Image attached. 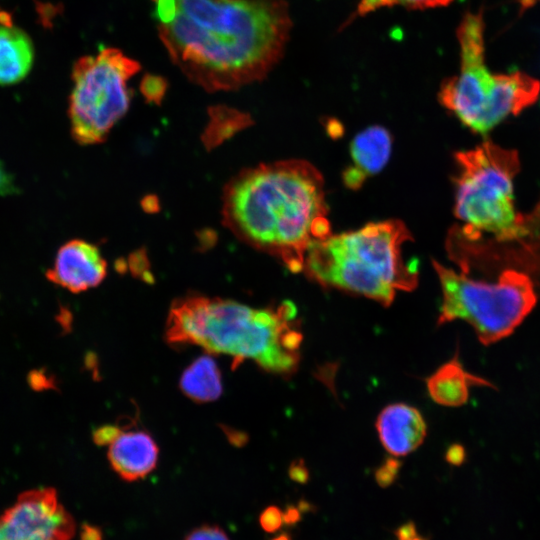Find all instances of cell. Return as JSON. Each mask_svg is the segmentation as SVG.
<instances>
[{
    "mask_svg": "<svg viewBox=\"0 0 540 540\" xmlns=\"http://www.w3.org/2000/svg\"><path fill=\"white\" fill-rule=\"evenodd\" d=\"M172 61L208 91L260 80L282 57L292 21L283 0H152Z\"/></svg>",
    "mask_w": 540,
    "mask_h": 540,
    "instance_id": "1",
    "label": "cell"
},
{
    "mask_svg": "<svg viewBox=\"0 0 540 540\" xmlns=\"http://www.w3.org/2000/svg\"><path fill=\"white\" fill-rule=\"evenodd\" d=\"M224 224L250 246L302 271L310 247L331 235L324 181L304 160L245 169L223 193Z\"/></svg>",
    "mask_w": 540,
    "mask_h": 540,
    "instance_id": "2",
    "label": "cell"
},
{
    "mask_svg": "<svg viewBox=\"0 0 540 540\" xmlns=\"http://www.w3.org/2000/svg\"><path fill=\"white\" fill-rule=\"evenodd\" d=\"M296 308L284 302L256 309L233 300L189 295L171 305L166 340L192 344L208 353L229 355L233 367L253 360L266 371L289 376L300 362L302 334Z\"/></svg>",
    "mask_w": 540,
    "mask_h": 540,
    "instance_id": "3",
    "label": "cell"
},
{
    "mask_svg": "<svg viewBox=\"0 0 540 540\" xmlns=\"http://www.w3.org/2000/svg\"><path fill=\"white\" fill-rule=\"evenodd\" d=\"M412 236L399 220L373 222L313 244L303 270L323 287H332L389 306L399 290L418 284V263L405 260L403 245Z\"/></svg>",
    "mask_w": 540,
    "mask_h": 540,
    "instance_id": "4",
    "label": "cell"
},
{
    "mask_svg": "<svg viewBox=\"0 0 540 540\" xmlns=\"http://www.w3.org/2000/svg\"><path fill=\"white\" fill-rule=\"evenodd\" d=\"M457 37L460 71L443 81L438 98L464 126L484 135L538 100L539 80L520 71L495 74L487 68L481 11L462 18Z\"/></svg>",
    "mask_w": 540,
    "mask_h": 540,
    "instance_id": "5",
    "label": "cell"
},
{
    "mask_svg": "<svg viewBox=\"0 0 540 540\" xmlns=\"http://www.w3.org/2000/svg\"><path fill=\"white\" fill-rule=\"evenodd\" d=\"M454 214L461 225L449 234L465 240L504 242L518 228L514 178L520 170L518 152L485 141L455 154Z\"/></svg>",
    "mask_w": 540,
    "mask_h": 540,
    "instance_id": "6",
    "label": "cell"
},
{
    "mask_svg": "<svg viewBox=\"0 0 540 540\" xmlns=\"http://www.w3.org/2000/svg\"><path fill=\"white\" fill-rule=\"evenodd\" d=\"M433 267L442 291L437 324L465 321L485 346L510 336L537 304L539 295L535 285L523 272L503 270L494 281L488 282L438 261H433Z\"/></svg>",
    "mask_w": 540,
    "mask_h": 540,
    "instance_id": "7",
    "label": "cell"
},
{
    "mask_svg": "<svg viewBox=\"0 0 540 540\" xmlns=\"http://www.w3.org/2000/svg\"><path fill=\"white\" fill-rule=\"evenodd\" d=\"M139 69L137 61L116 48L102 49L75 63L68 115L78 144H98L107 138L128 110V82Z\"/></svg>",
    "mask_w": 540,
    "mask_h": 540,
    "instance_id": "8",
    "label": "cell"
},
{
    "mask_svg": "<svg viewBox=\"0 0 540 540\" xmlns=\"http://www.w3.org/2000/svg\"><path fill=\"white\" fill-rule=\"evenodd\" d=\"M446 250L459 271L497 276L507 269L523 272L540 296V198L534 208L521 214L514 235L504 242L464 240L448 235Z\"/></svg>",
    "mask_w": 540,
    "mask_h": 540,
    "instance_id": "9",
    "label": "cell"
},
{
    "mask_svg": "<svg viewBox=\"0 0 540 540\" xmlns=\"http://www.w3.org/2000/svg\"><path fill=\"white\" fill-rule=\"evenodd\" d=\"M6 540H71L75 523L52 488L22 493L0 519Z\"/></svg>",
    "mask_w": 540,
    "mask_h": 540,
    "instance_id": "10",
    "label": "cell"
},
{
    "mask_svg": "<svg viewBox=\"0 0 540 540\" xmlns=\"http://www.w3.org/2000/svg\"><path fill=\"white\" fill-rule=\"evenodd\" d=\"M107 275V263L99 248L85 240L73 239L57 251L46 277L73 293L97 287Z\"/></svg>",
    "mask_w": 540,
    "mask_h": 540,
    "instance_id": "11",
    "label": "cell"
},
{
    "mask_svg": "<svg viewBox=\"0 0 540 540\" xmlns=\"http://www.w3.org/2000/svg\"><path fill=\"white\" fill-rule=\"evenodd\" d=\"M380 442L392 456H406L416 450L427 433L426 422L418 409L405 403L385 407L377 417Z\"/></svg>",
    "mask_w": 540,
    "mask_h": 540,
    "instance_id": "12",
    "label": "cell"
},
{
    "mask_svg": "<svg viewBox=\"0 0 540 540\" xmlns=\"http://www.w3.org/2000/svg\"><path fill=\"white\" fill-rule=\"evenodd\" d=\"M391 149V134L381 126H372L357 134L350 145L351 163L342 174L345 186L359 189L369 177L385 167Z\"/></svg>",
    "mask_w": 540,
    "mask_h": 540,
    "instance_id": "13",
    "label": "cell"
},
{
    "mask_svg": "<svg viewBox=\"0 0 540 540\" xmlns=\"http://www.w3.org/2000/svg\"><path fill=\"white\" fill-rule=\"evenodd\" d=\"M108 460L113 470L123 479L134 481L154 470L158 460V447L144 431L121 429L111 441Z\"/></svg>",
    "mask_w": 540,
    "mask_h": 540,
    "instance_id": "14",
    "label": "cell"
},
{
    "mask_svg": "<svg viewBox=\"0 0 540 540\" xmlns=\"http://www.w3.org/2000/svg\"><path fill=\"white\" fill-rule=\"evenodd\" d=\"M426 385L432 400L446 407L464 405L472 386H492L484 378L466 371L457 355L430 375Z\"/></svg>",
    "mask_w": 540,
    "mask_h": 540,
    "instance_id": "15",
    "label": "cell"
},
{
    "mask_svg": "<svg viewBox=\"0 0 540 540\" xmlns=\"http://www.w3.org/2000/svg\"><path fill=\"white\" fill-rule=\"evenodd\" d=\"M34 47L29 36L20 28L0 25V85L22 81L30 72Z\"/></svg>",
    "mask_w": 540,
    "mask_h": 540,
    "instance_id": "16",
    "label": "cell"
},
{
    "mask_svg": "<svg viewBox=\"0 0 540 540\" xmlns=\"http://www.w3.org/2000/svg\"><path fill=\"white\" fill-rule=\"evenodd\" d=\"M182 392L196 402H209L219 398L222 392L220 370L210 356L193 361L180 379Z\"/></svg>",
    "mask_w": 540,
    "mask_h": 540,
    "instance_id": "17",
    "label": "cell"
},
{
    "mask_svg": "<svg viewBox=\"0 0 540 540\" xmlns=\"http://www.w3.org/2000/svg\"><path fill=\"white\" fill-rule=\"evenodd\" d=\"M209 116L210 121L203 134V142L207 148H214L252 124L249 114L226 106L213 107Z\"/></svg>",
    "mask_w": 540,
    "mask_h": 540,
    "instance_id": "18",
    "label": "cell"
},
{
    "mask_svg": "<svg viewBox=\"0 0 540 540\" xmlns=\"http://www.w3.org/2000/svg\"><path fill=\"white\" fill-rule=\"evenodd\" d=\"M453 0H360L357 5V15L364 16L376 10L403 6L412 9H425L446 6Z\"/></svg>",
    "mask_w": 540,
    "mask_h": 540,
    "instance_id": "19",
    "label": "cell"
},
{
    "mask_svg": "<svg viewBox=\"0 0 540 540\" xmlns=\"http://www.w3.org/2000/svg\"><path fill=\"white\" fill-rule=\"evenodd\" d=\"M400 463L394 459L389 458L379 467L375 473L376 480L381 487H387L393 483L396 479Z\"/></svg>",
    "mask_w": 540,
    "mask_h": 540,
    "instance_id": "20",
    "label": "cell"
},
{
    "mask_svg": "<svg viewBox=\"0 0 540 540\" xmlns=\"http://www.w3.org/2000/svg\"><path fill=\"white\" fill-rule=\"evenodd\" d=\"M283 523V513L278 507L266 508L260 516V524L267 532H275Z\"/></svg>",
    "mask_w": 540,
    "mask_h": 540,
    "instance_id": "21",
    "label": "cell"
},
{
    "mask_svg": "<svg viewBox=\"0 0 540 540\" xmlns=\"http://www.w3.org/2000/svg\"><path fill=\"white\" fill-rule=\"evenodd\" d=\"M186 540H229L226 533L215 526H203L192 531Z\"/></svg>",
    "mask_w": 540,
    "mask_h": 540,
    "instance_id": "22",
    "label": "cell"
},
{
    "mask_svg": "<svg viewBox=\"0 0 540 540\" xmlns=\"http://www.w3.org/2000/svg\"><path fill=\"white\" fill-rule=\"evenodd\" d=\"M121 428L116 425H106L99 427L93 433L94 442L98 445H109L111 441L119 434Z\"/></svg>",
    "mask_w": 540,
    "mask_h": 540,
    "instance_id": "23",
    "label": "cell"
},
{
    "mask_svg": "<svg viewBox=\"0 0 540 540\" xmlns=\"http://www.w3.org/2000/svg\"><path fill=\"white\" fill-rule=\"evenodd\" d=\"M16 191L14 179L5 168L4 163L0 161V195L5 196Z\"/></svg>",
    "mask_w": 540,
    "mask_h": 540,
    "instance_id": "24",
    "label": "cell"
},
{
    "mask_svg": "<svg viewBox=\"0 0 540 540\" xmlns=\"http://www.w3.org/2000/svg\"><path fill=\"white\" fill-rule=\"evenodd\" d=\"M289 475L292 480L300 483H305L308 480V470L304 464H301L300 462L291 465Z\"/></svg>",
    "mask_w": 540,
    "mask_h": 540,
    "instance_id": "25",
    "label": "cell"
},
{
    "mask_svg": "<svg viewBox=\"0 0 540 540\" xmlns=\"http://www.w3.org/2000/svg\"><path fill=\"white\" fill-rule=\"evenodd\" d=\"M397 540H410L418 535L415 524L407 522L396 530Z\"/></svg>",
    "mask_w": 540,
    "mask_h": 540,
    "instance_id": "26",
    "label": "cell"
},
{
    "mask_svg": "<svg viewBox=\"0 0 540 540\" xmlns=\"http://www.w3.org/2000/svg\"><path fill=\"white\" fill-rule=\"evenodd\" d=\"M300 520V510L294 506H289L283 513V522L294 524Z\"/></svg>",
    "mask_w": 540,
    "mask_h": 540,
    "instance_id": "27",
    "label": "cell"
},
{
    "mask_svg": "<svg viewBox=\"0 0 540 540\" xmlns=\"http://www.w3.org/2000/svg\"><path fill=\"white\" fill-rule=\"evenodd\" d=\"M447 460L451 464H460L464 458V453L462 448H452L448 451Z\"/></svg>",
    "mask_w": 540,
    "mask_h": 540,
    "instance_id": "28",
    "label": "cell"
},
{
    "mask_svg": "<svg viewBox=\"0 0 540 540\" xmlns=\"http://www.w3.org/2000/svg\"><path fill=\"white\" fill-rule=\"evenodd\" d=\"M83 540H100L99 533L90 527L85 529L82 534Z\"/></svg>",
    "mask_w": 540,
    "mask_h": 540,
    "instance_id": "29",
    "label": "cell"
},
{
    "mask_svg": "<svg viewBox=\"0 0 540 540\" xmlns=\"http://www.w3.org/2000/svg\"><path fill=\"white\" fill-rule=\"evenodd\" d=\"M0 24H4V25L12 24L10 16L3 11H0Z\"/></svg>",
    "mask_w": 540,
    "mask_h": 540,
    "instance_id": "30",
    "label": "cell"
},
{
    "mask_svg": "<svg viewBox=\"0 0 540 540\" xmlns=\"http://www.w3.org/2000/svg\"><path fill=\"white\" fill-rule=\"evenodd\" d=\"M272 540H291V539L287 534H281V535L275 537Z\"/></svg>",
    "mask_w": 540,
    "mask_h": 540,
    "instance_id": "31",
    "label": "cell"
},
{
    "mask_svg": "<svg viewBox=\"0 0 540 540\" xmlns=\"http://www.w3.org/2000/svg\"><path fill=\"white\" fill-rule=\"evenodd\" d=\"M410 540H427L426 538L421 537L420 535L415 536L414 538Z\"/></svg>",
    "mask_w": 540,
    "mask_h": 540,
    "instance_id": "32",
    "label": "cell"
},
{
    "mask_svg": "<svg viewBox=\"0 0 540 540\" xmlns=\"http://www.w3.org/2000/svg\"><path fill=\"white\" fill-rule=\"evenodd\" d=\"M0 540H6V538L4 537L3 533L1 532V530H0Z\"/></svg>",
    "mask_w": 540,
    "mask_h": 540,
    "instance_id": "33",
    "label": "cell"
}]
</instances>
